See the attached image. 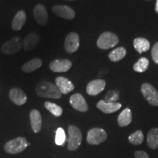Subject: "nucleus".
<instances>
[{"label":"nucleus","instance_id":"5701e85b","mask_svg":"<svg viewBox=\"0 0 158 158\" xmlns=\"http://www.w3.org/2000/svg\"><path fill=\"white\" fill-rule=\"evenodd\" d=\"M147 144L149 148L155 149L158 147V129L152 128L147 135Z\"/></svg>","mask_w":158,"mask_h":158},{"label":"nucleus","instance_id":"4468645a","mask_svg":"<svg viewBox=\"0 0 158 158\" xmlns=\"http://www.w3.org/2000/svg\"><path fill=\"white\" fill-rule=\"evenodd\" d=\"M55 82H56V86L58 87L62 94H68L69 92H72L75 88L73 83L70 80H68V78H64V77H57L56 80H55Z\"/></svg>","mask_w":158,"mask_h":158},{"label":"nucleus","instance_id":"7ed1b4c3","mask_svg":"<svg viewBox=\"0 0 158 158\" xmlns=\"http://www.w3.org/2000/svg\"><path fill=\"white\" fill-rule=\"evenodd\" d=\"M68 148L70 151H75L80 147L82 141V134L80 129L75 125H70L68 127Z\"/></svg>","mask_w":158,"mask_h":158},{"label":"nucleus","instance_id":"cd10ccee","mask_svg":"<svg viewBox=\"0 0 158 158\" xmlns=\"http://www.w3.org/2000/svg\"><path fill=\"white\" fill-rule=\"evenodd\" d=\"M65 141H66V135L64 130L62 127H59L56 132L55 143L58 146H62L64 144Z\"/></svg>","mask_w":158,"mask_h":158},{"label":"nucleus","instance_id":"9b49d317","mask_svg":"<svg viewBox=\"0 0 158 158\" xmlns=\"http://www.w3.org/2000/svg\"><path fill=\"white\" fill-rule=\"evenodd\" d=\"M106 83L102 79H96L90 81L86 86V92L92 96L97 95L104 90Z\"/></svg>","mask_w":158,"mask_h":158},{"label":"nucleus","instance_id":"2eb2a0df","mask_svg":"<svg viewBox=\"0 0 158 158\" xmlns=\"http://www.w3.org/2000/svg\"><path fill=\"white\" fill-rule=\"evenodd\" d=\"M53 12L58 16L65 19H73L75 18L76 13L73 10L65 5H56L53 7Z\"/></svg>","mask_w":158,"mask_h":158},{"label":"nucleus","instance_id":"b1692460","mask_svg":"<svg viewBox=\"0 0 158 158\" xmlns=\"http://www.w3.org/2000/svg\"><path fill=\"white\" fill-rule=\"evenodd\" d=\"M126 54H127V51L125 48L123 47H118L112 51L108 55V57L112 62H118V61L122 60L126 56Z\"/></svg>","mask_w":158,"mask_h":158},{"label":"nucleus","instance_id":"a878e982","mask_svg":"<svg viewBox=\"0 0 158 158\" xmlns=\"http://www.w3.org/2000/svg\"><path fill=\"white\" fill-rule=\"evenodd\" d=\"M149 64V60L145 57H142L138 59V62L133 65V70L138 73L145 72L147 70Z\"/></svg>","mask_w":158,"mask_h":158},{"label":"nucleus","instance_id":"20e7f679","mask_svg":"<svg viewBox=\"0 0 158 158\" xmlns=\"http://www.w3.org/2000/svg\"><path fill=\"white\" fill-rule=\"evenodd\" d=\"M118 43V38L114 33L106 31L101 34L97 41V45L100 49H109L113 48Z\"/></svg>","mask_w":158,"mask_h":158},{"label":"nucleus","instance_id":"aec40b11","mask_svg":"<svg viewBox=\"0 0 158 158\" xmlns=\"http://www.w3.org/2000/svg\"><path fill=\"white\" fill-rule=\"evenodd\" d=\"M133 45L134 48L139 54L146 52L150 48V43L147 39L143 38V37H138L134 40Z\"/></svg>","mask_w":158,"mask_h":158},{"label":"nucleus","instance_id":"6ab92c4d","mask_svg":"<svg viewBox=\"0 0 158 158\" xmlns=\"http://www.w3.org/2000/svg\"><path fill=\"white\" fill-rule=\"evenodd\" d=\"M27 20V15L25 12L23 10H20L15 15L14 19L12 22V29L15 31H19L24 25Z\"/></svg>","mask_w":158,"mask_h":158},{"label":"nucleus","instance_id":"412c9836","mask_svg":"<svg viewBox=\"0 0 158 158\" xmlns=\"http://www.w3.org/2000/svg\"><path fill=\"white\" fill-rule=\"evenodd\" d=\"M42 63V60L40 59H32L30 61H29V62H26L22 66V68H21V70L25 73H31L40 68Z\"/></svg>","mask_w":158,"mask_h":158},{"label":"nucleus","instance_id":"2f4dec72","mask_svg":"<svg viewBox=\"0 0 158 158\" xmlns=\"http://www.w3.org/2000/svg\"><path fill=\"white\" fill-rule=\"evenodd\" d=\"M155 10L158 13V0L156 2V6H155Z\"/></svg>","mask_w":158,"mask_h":158},{"label":"nucleus","instance_id":"f03ea898","mask_svg":"<svg viewBox=\"0 0 158 158\" xmlns=\"http://www.w3.org/2000/svg\"><path fill=\"white\" fill-rule=\"evenodd\" d=\"M29 145L30 143H27L25 138L18 137L7 142L4 148L6 152L15 155V154L21 153Z\"/></svg>","mask_w":158,"mask_h":158},{"label":"nucleus","instance_id":"dca6fc26","mask_svg":"<svg viewBox=\"0 0 158 158\" xmlns=\"http://www.w3.org/2000/svg\"><path fill=\"white\" fill-rule=\"evenodd\" d=\"M122 107L119 102H108L105 100H100L97 103V108L105 114H111L117 111Z\"/></svg>","mask_w":158,"mask_h":158},{"label":"nucleus","instance_id":"9d476101","mask_svg":"<svg viewBox=\"0 0 158 158\" xmlns=\"http://www.w3.org/2000/svg\"><path fill=\"white\" fill-rule=\"evenodd\" d=\"M70 102L74 109L81 112H86L88 110V105L84 97L81 94H73L70 98Z\"/></svg>","mask_w":158,"mask_h":158},{"label":"nucleus","instance_id":"f257e3e1","mask_svg":"<svg viewBox=\"0 0 158 158\" xmlns=\"http://www.w3.org/2000/svg\"><path fill=\"white\" fill-rule=\"evenodd\" d=\"M35 90L37 95L40 98L59 99L62 98V95L56 85L46 81L40 82L37 85Z\"/></svg>","mask_w":158,"mask_h":158},{"label":"nucleus","instance_id":"f3484780","mask_svg":"<svg viewBox=\"0 0 158 158\" xmlns=\"http://www.w3.org/2000/svg\"><path fill=\"white\" fill-rule=\"evenodd\" d=\"M34 16L36 21L40 25H45L48 22V13L45 6L42 4L36 5L34 10Z\"/></svg>","mask_w":158,"mask_h":158},{"label":"nucleus","instance_id":"0eeeda50","mask_svg":"<svg viewBox=\"0 0 158 158\" xmlns=\"http://www.w3.org/2000/svg\"><path fill=\"white\" fill-rule=\"evenodd\" d=\"M141 92L149 104L154 106H158V92L153 86L145 83L141 86Z\"/></svg>","mask_w":158,"mask_h":158},{"label":"nucleus","instance_id":"c756f323","mask_svg":"<svg viewBox=\"0 0 158 158\" xmlns=\"http://www.w3.org/2000/svg\"><path fill=\"white\" fill-rule=\"evenodd\" d=\"M152 56L156 64H158V43H156L154 45L152 50Z\"/></svg>","mask_w":158,"mask_h":158},{"label":"nucleus","instance_id":"7c9ffc66","mask_svg":"<svg viewBox=\"0 0 158 158\" xmlns=\"http://www.w3.org/2000/svg\"><path fill=\"white\" fill-rule=\"evenodd\" d=\"M135 158H149V155L143 151H136L134 153Z\"/></svg>","mask_w":158,"mask_h":158},{"label":"nucleus","instance_id":"a211bd4d","mask_svg":"<svg viewBox=\"0 0 158 158\" xmlns=\"http://www.w3.org/2000/svg\"><path fill=\"white\" fill-rule=\"evenodd\" d=\"M31 129L35 133H38L42 127V117L39 110L36 109L32 110L29 114Z\"/></svg>","mask_w":158,"mask_h":158},{"label":"nucleus","instance_id":"c85d7f7f","mask_svg":"<svg viewBox=\"0 0 158 158\" xmlns=\"http://www.w3.org/2000/svg\"><path fill=\"white\" fill-rule=\"evenodd\" d=\"M119 98V94L117 91H109L105 98V101L108 102H115Z\"/></svg>","mask_w":158,"mask_h":158},{"label":"nucleus","instance_id":"f8f14e48","mask_svg":"<svg viewBox=\"0 0 158 158\" xmlns=\"http://www.w3.org/2000/svg\"><path fill=\"white\" fill-rule=\"evenodd\" d=\"M9 97L11 101L17 106H22L27 100V97L24 92L20 88L11 89L9 92Z\"/></svg>","mask_w":158,"mask_h":158},{"label":"nucleus","instance_id":"39448f33","mask_svg":"<svg viewBox=\"0 0 158 158\" xmlns=\"http://www.w3.org/2000/svg\"><path fill=\"white\" fill-rule=\"evenodd\" d=\"M107 139V133L102 128H92L87 133L86 141L91 145H99Z\"/></svg>","mask_w":158,"mask_h":158},{"label":"nucleus","instance_id":"393cba45","mask_svg":"<svg viewBox=\"0 0 158 158\" xmlns=\"http://www.w3.org/2000/svg\"><path fill=\"white\" fill-rule=\"evenodd\" d=\"M44 106L47 110H49L56 117L60 116L63 113L62 108L58 106V105L54 103V102L47 101L44 103Z\"/></svg>","mask_w":158,"mask_h":158},{"label":"nucleus","instance_id":"bb28decb","mask_svg":"<svg viewBox=\"0 0 158 158\" xmlns=\"http://www.w3.org/2000/svg\"><path fill=\"white\" fill-rule=\"evenodd\" d=\"M143 139L144 135L141 130H137L128 137V141L133 145H140L143 143Z\"/></svg>","mask_w":158,"mask_h":158},{"label":"nucleus","instance_id":"ddd939ff","mask_svg":"<svg viewBox=\"0 0 158 158\" xmlns=\"http://www.w3.org/2000/svg\"><path fill=\"white\" fill-rule=\"evenodd\" d=\"M40 38L39 35L37 32H31L30 34L25 37L23 41V49L26 51H30L34 50V49L39 44Z\"/></svg>","mask_w":158,"mask_h":158},{"label":"nucleus","instance_id":"1a4fd4ad","mask_svg":"<svg viewBox=\"0 0 158 158\" xmlns=\"http://www.w3.org/2000/svg\"><path fill=\"white\" fill-rule=\"evenodd\" d=\"M72 67V62L68 59H56L49 64V68L53 72L64 73Z\"/></svg>","mask_w":158,"mask_h":158},{"label":"nucleus","instance_id":"6e6552de","mask_svg":"<svg viewBox=\"0 0 158 158\" xmlns=\"http://www.w3.org/2000/svg\"><path fill=\"white\" fill-rule=\"evenodd\" d=\"M79 36L76 32H70L68 35L64 40V48L68 53L72 54L76 52L79 48Z\"/></svg>","mask_w":158,"mask_h":158},{"label":"nucleus","instance_id":"423d86ee","mask_svg":"<svg viewBox=\"0 0 158 158\" xmlns=\"http://www.w3.org/2000/svg\"><path fill=\"white\" fill-rule=\"evenodd\" d=\"M22 47V39L21 37L16 36L4 43L2 46V52L5 54H13L21 51Z\"/></svg>","mask_w":158,"mask_h":158},{"label":"nucleus","instance_id":"4be33fe9","mask_svg":"<svg viewBox=\"0 0 158 158\" xmlns=\"http://www.w3.org/2000/svg\"><path fill=\"white\" fill-rule=\"evenodd\" d=\"M132 122V113L130 108H125L118 115V124L120 127H126Z\"/></svg>","mask_w":158,"mask_h":158}]
</instances>
